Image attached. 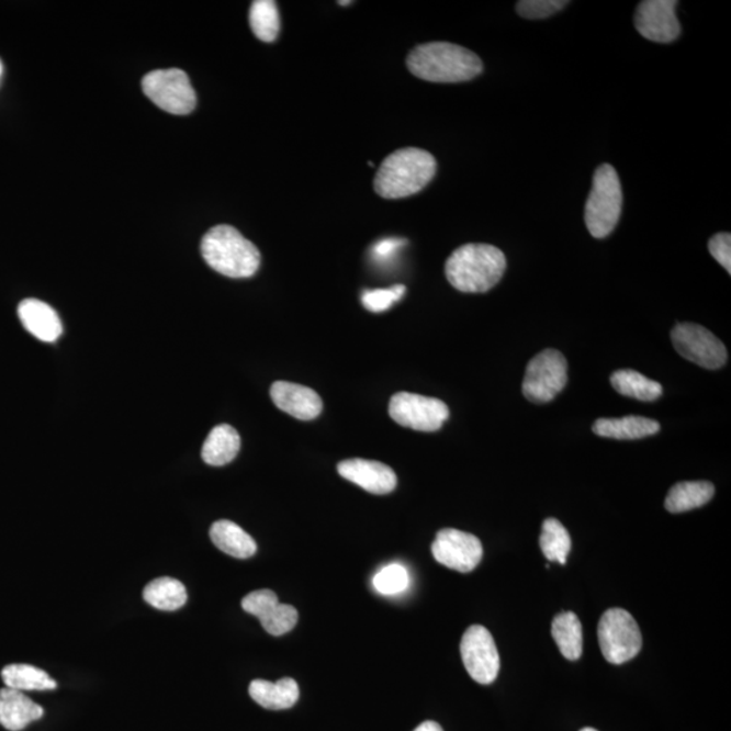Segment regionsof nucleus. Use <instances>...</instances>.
<instances>
[{
	"mask_svg": "<svg viewBox=\"0 0 731 731\" xmlns=\"http://www.w3.org/2000/svg\"><path fill=\"white\" fill-rule=\"evenodd\" d=\"M599 645L608 663L620 665L636 657L642 649L640 626L623 608H609L600 618Z\"/></svg>",
	"mask_w": 731,
	"mask_h": 731,
	"instance_id": "obj_6",
	"label": "nucleus"
},
{
	"mask_svg": "<svg viewBox=\"0 0 731 731\" xmlns=\"http://www.w3.org/2000/svg\"><path fill=\"white\" fill-rule=\"evenodd\" d=\"M249 25L255 36L272 43L281 31L280 11L274 0H257L249 10Z\"/></svg>",
	"mask_w": 731,
	"mask_h": 731,
	"instance_id": "obj_28",
	"label": "nucleus"
},
{
	"mask_svg": "<svg viewBox=\"0 0 731 731\" xmlns=\"http://www.w3.org/2000/svg\"><path fill=\"white\" fill-rule=\"evenodd\" d=\"M676 0H645L638 4L634 22L637 32L653 43L668 44L682 33L676 16Z\"/></svg>",
	"mask_w": 731,
	"mask_h": 731,
	"instance_id": "obj_13",
	"label": "nucleus"
},
{
	"mask_svg": "<svg viewBox=\"0 0 731 731\" xmlns=\"http://www.w3.org/2000/svg\"><path fill=\"white\" fill-rule=\"evenodd\" d=\"M567 4L565 0H520L516 11L526 20H543L560 13Z\"/></svg>",
	"mask_w": 731,
	"mask_h": 731,
	"instance_id": "obj_31",
	"label": "nucleus"
},
{
	"mask_svg": "<svg viewBox=\"0 0 731 731\" xmlns=\"http://www.w3.org/2000/svg\"><path fill=\"white\" fill-rule=\"evenodd\" d=\"M249 695L267 710H288L297 704L300 688L293 678L284 677L280 682L254 681L249 684Z\"/></svg>",
	"mask_w": 731,
	"mask_h": 731,
	"instance_id": "obj_19",
	"label": "nucleus"
},
{
	"mask_svg": "<svg viewBox=\"0 0 731 731\" xmlns=\"http://www.w3.org/2000/svg\"><path fill=\"white\" fill-rule=\"evenodd\" d=\"M144 600L161 611H176L188 601L184 585L171 577H160L150 582L143 592Z\"/></svg>",
	"mask_w": 731,
	"mask_h": 731,
	"instance_id": "obj_25",
	"label": "nucleus"
},
{
	"mask_svg": "<svg viewBox=\"0 0 731 731\" xmlns=\"http://www.w3.org/2000/svg\"><path fill=\"white\" fill-rule=\"evenodd\" d=\"M144 94L156 106L176 115H185L196 106V95L188 74L182 69H158L143 78Z\"/></svg>",
	"mask_w": 731,
	"mask_h": 731,
	"instance_id": "obj_7",
	"label": "nucleus"
},
{
	"mask_svg": "<svg viewBox=\"0 0 731 731\" xmlns=\"http://www.w3.org/2000/svg\"><path fill=\"white\" fill-rule=\"evenodd\" d=\"M437 160L425 149L403 148L382 161L374 179L375 193L386 200L406 199L432 181Z\"/></svg>",
	"mask_w": 731,
	"mask_h": 731,
	"instance_id": "obj_3",
	"label": "nucleus"
},
{
	"mask_svg": "<svg viewBox=\"0 0 731 731\" xmlns=\"http://www.w3.org/2000/svg\"><path fill=\"white\" fill-rule=\"evenodd\" d=\"M434 559L440 565L460 573H470L483 560L484 549L480 539L473 533L443 528L437 533L432 543Z\"/></svg>",
	"mask_w": 731,
	"mask_h": 731,
	"instance_id": "obj_12",
	"label": "nucleus"
},
{
	"mask_svg": "<svg viewBox=\"0 0 731 731\" xmlns=\"http://www.w3.org/2000/svg\"><path fill=\"white\" fill-rule=\"evenodd\" d=\"M351 3L352 2H339V4H341V5H347V4H351Z\"/></svg>",
	"mask_w": 731,
	"mask_h": 731,
	"instance_id": "obj_38",
	"label": "nucleus"
},
{
	"mask_svg": "<svg viewBox=\"0 0 731 731\" xmlns=\"http://www.w3.org/2000/svg\"><path fill=\"white\" fill-rule=\"evenodd\" d=\"M622 185L611 165L596 168L594 183L585 205V224L595 239H605L618 225L622 213Z\"/></svg>",
	"mask_w": 731,
	"mask_h": 731,
	"instance_id": "obj_5",
	"label": "nucleus"
},
{
	"mask_svg": "<svg viewBox=\"0 0 731 731\" xmlns=\"http://www.w3.org/2000/svg\"><path fill=\"white\" fill-rule=\"evenodd\" d=\"M716 493V487L709 481H686L671 487L665 498V508L671 514L687 513V510L704 507Z\"/></svg>",
	"mask_w": 731,
	"mask_h": 731,
	"instance_id": "obj_23",
	"label": "nucleus"
},
{
	"mask_svg": "<svg viewBox=\"0 0 731 731\" xmlns=\"http://www.w3.org/2000/svg\"><path fill=\"white\" fill-rule=\"evenodd\" d=\"M406 66L416 78L432 83H461L483 72V61L472 50L450 43H428L411 52Z\"/></svg>",
	"mask_w": 731,
	"mask_h": 731,
	"instance_id": "obj_1",
	"label": "nucleus"
},
{
	"mask_svg": "<svg viewBox=\"0 0 731 731\" xmlns=\"http://www.w3.org/2000/svg\"><path fill=\"white\" fill-rule=\"evenodd\" d=\"M214 547L237 560L251 559L258 547L254 538L230 520H218L211 528Z\"/></svg>",
	"mask_w": 731,
	"mask_h": 731,
	"instance_id": "obj_20",
	"label": "nucleus"
},
{
	"mask_svg": "<svg viewBox=\"0 0 731 731\" xmlns=\"http://www.w3.org/2000/svg\"><path fill=\"white\" fill-rule=\"evenodd\" d=\"M567 382V362L564 353L544 350L527 366L524 394L528 402L544 404L564 391Z\"/></svg>",
	"mask_w": 731,
	"mask_h": 731,
	"instance_id": "obj_8",
	"label": "nucleus"
},
{
	"mask_svg": "<svg viewBox=\"0 0 731 731\" xmlns=\"http://www.w3.org/2000/svg\"><path fill=\"white\" fill-rule=\"evenodd\" d=\"M404 240L400 239H385L380 243H376L373 248V257L379 262H387L392 258L396 257L398 249L404 246Z\"/></svg>",
	"mask_w": 731,
	"mask_h": 731,
	"instance_id": "obj_34",
	"label": "nucleus"
},
{
	"mask_svg": "<svg viewBox=\"0 0 731 731\" xmlns=\"http://www.w3.org/2000/svg\"><path fill=\"white\" fill-rule=\"evenodd\" d=\"M414 731H443L439 723L434 721L423 722Z\"/></svg>",
	"mask_w": 731,
	"mask_h": 731,
	"instance_id": "obj_35",
	"label": "nucleus"
},
{
	"mask_svg": "<svg viewBox=\"0 0 731 731\" xmlns=\"http://www.w3.org/2000/svg\"><path fill=\"white\" fill-rule=\"evenodd\" d=\"M2 74H3V66H2V61H0V78H2Z\"/></svg>",
	"mask_w": 731,
	"mask_h": 731,
	"instance_id": "obj_37",
	"label": "nucleus"
},
{
	"mask_svg": "<svg viewBox=\"0 0 731 731\" xmlns=\"http://www.w3.org/2000/svg\"><path fill=\"white\" fill-rule=\"evenodd\" d=\"M389 415L400 426L435 432L449 419L450 411L442 400L402 392L391 398Z\"/></svg>",
	"mask_w": 731,
	"mask_h": 731,
	"instance_id": "obj_9",
	"label": "nucleus"
},
{
	"mask_svg": "<svg viewBox=\"0 0 731 731\" xmlns=\"http://www.w3.org/2000/svg\"><path fill=\"white\" fill-rule=\"evenodd\" d=\"M556 646L565 659L576 661L583 654V626L577 615L571 611L556 615L551 623Z\"/></svg>",
	"mask_w": 731,
	"mask_h": 731,
	"instance_id": "obj_24",
	"label": "nucleus"
},
{
	"mask_svg": "<svg viewBox=\"0 0 731 731\" xmlns=\"http://www.w3.org/2000/svg\"><path fill=\"white\" fill-rule=\"evenodd\" d=\"M463 665L474 682L492 684L501 671V655L493 637L484 626H470L461 641Z\"/></svg>",
	"mask_w": 731,
	"mask_h": 731,
	"instance_id": "obj_11",
	"label": "nucleus"
},
{
	"mask_svg": "<svg viewBox=\"0 0 731 731\" xmlns=\"http://www.w3.org/2000/svg\"><path fill=\"white\" fill-rule=\"evenodd\" d=\"M673 347L687 361L717 370L728 361V350L709 329L698 324L681 323L671 333Z\"/></svg>",
	"mask_w": 731,
	"mask_h": 731,
	"instance_id": "obj_10",
	"label": "nucleus"
},
{
	"mask_svg": "<svg viewBox=\"0 0 731 731\" xmlns=\"http://www.w3.org/2000/svg\"><path fill=\"white\" fill-rule=\"evenodd\" d=\"M580 731H599V730H596V729H594V728H585V729L580 730Z\"/></svg>",
	"mask_w": 731,
	"mask_h": 731,
	"instance_id": "obj_36",
	"label": "nucleus"
},
{
	"mask_svg": "<svg viewBox=\"0 0 731 731\" xmlns=\"http://www.w3.org/2000/svg\"><path fill=\"white\" fill-rule=\"evenodd\" d=\"M611 385L625 397L654 402L663 394V386L634 370H618L611 375Z\"/></svg>",
	"mask_w": 731,
	"mask_h": 731,
	"instance_id": "obj_26",
	"label": "nucleus"
},
{
	"mask_svg": "<svg viewBox=\"0 0 731 731\" xmlns=\"http://www.w3.org/2000/svg\"><path fill=\"white\" fill-rule=\"evenodd\" d=\"M244 611L260 620L270 636L281 637L292 631L299 622V612L293 606L282 605L275 592L260 589L251 592L241 601Z\"/></svg>",
	"mask_w": 731,
	"mask_h": 731,
	"instance_id": "obj_14",
	"label": "nucleus"
},
{
	"mask_svg": "<svg viewBox=\"0 0 731 731\" xmlns=\"http://www.w3.org/2000/svg\"><path fill=\"white\" fill-rule=\"evenodd\" d=\"M373 585L384 596L403 594L409 587V573L403 565H387L375 574Z\"/></svg>",
	"mask_w": 731,
	"mask_h": 731,
	"instance_id": "obj_30",
	"label": "nucleus"
},
{
	"mask_svg": "<svg viewBox=\"0 0 731 731\" xmlns=\"http://www.w3.org/2000/svg\"><path fill=\"white\" fill-rule=\"evenodd\" d=\"M20 320L34 338L54 344L63 334V324L54 307L36 299L23 300L19 306Z\"/></svg>",
	"mask_w": 731,
	"mask_h": 731,
	"instance_id": "obj_17",
	"label": "nucleus"
},
{
	"mask_svg": "<svg viewBox=\"0 0 731 731\" xmlns=\"http://www.w3.org/2000/svg\"><path fill=\"white\" fill-rule=\"evenodd\" d=\"M338 472L345 480L361 486L373 495H387L396 490L397 475L384 463L368 460H347L338 465Z\"/></svg>",
	"mask_w": 731,
	"mask_h": 731,
	"instance_id": "obj_15",
	"label": "nucleus"
},
{
	"mask_svg": "<svg viewBox=\"0 0 731 731\" xmlns=\"http://www.w3.org/2000/svg\"><path fill=\"white\" fill-rule=\"evenodd\" d=\"M539 544H541L543 555L550 562L556 561L561 565L566 564L567 555L572 549V539L560 520L549 518L543 521Z\"/></svg>",
	"mask_w": 731,
	"mask_h": 731,
	"instance_id": "obj_29",
	"label": "nucleus"
},
{
	"mask_svg": "<svg viewBox=\"0 0 731 731\" xmlns=\"http://www.w3.org/2000/svg\"><path fill=\"white\" fill-rule=\"evenodd\" d=\"M203 259L214 271L229 278H249L257 274L260 252L230 225H217L203 236Z\"/></svg>",
	"mask_w": 731,
	"mask_h": 731,
	"instance_id": "obj_4",
	"label": "nucleus"
},
{
	"mask_svg": "<svg viewBox=\"0 0 731 731\" xmlns=\"http://www.w3.org/2000/svg\"><path fill=\"white\" fill-rule=\"evenodd\" d=\"M4 687L21 690H52L57 683L48 673L27 664H11L2 671Z\"/></svg>",
	"mask_w": 731,
	"mask_h": 731,
	"instance_id": "obj_27",
	"label": "nucleus"
},
{
	"mask_svg": "<svg viewBox=\"0 0 731 731\" xmlns=\"http://www.w3.org/2000/svg\"><path fill=\"white\" fill-rule=\"evenodd\" d=\"M43 707L34 704L21 690L0 689V724L10 731H21L43 718Z\"/></svg>",
	"mask_w": 731,
	"mask_h": 731,
	"instance_id": "obj_18",
	"label": "nucleus"
},
{
	"mask_svg": "<svg viewBox=\"0 0 731 731\" xmlns=\"http://www.w3.org/2000/svg\"><path fill=\"white\" fill-rule=\"evenodd\" d=\"M404 293L405 286L403 284L391 289L366 290L362 295V303L366 310L370 312H384L402 300Z\"/></svg>",
	"mask_w": 731,
	"mask_h": 731,
	"instance_id": "obj_32",
	"label": "nucleus"
},
{
	"mask_svg": "<svg viewBox=\"0 0 731 731\" xmlns=\"http://www.w3.org/2000/svg\"><path fill=\"white\" fill-rule=\"evenodd\" d=\"M710 254L719 265L730 274L731 272V236L730 234H718L711 237L709 243Z\"/></svg>",
	"mask_w": 731,
	"mask_h": 731,
	"instance_id": "obj_33",
	"label": "nucleus"
},
{
	"mask_svg": "<svg viewBox=\"0 0 731 731\" xmlns=\"http://www.w3.org/2000/svg\"><path fill=\"white\" fill-rule=\"evenodd\" d=\"M660 431V425L653 419L642 416H626L620 419H599L594 425L597 437L634 440L652 437Z\"/></svg>",
	"mask_w": 731,
	"mask_h": 731,
	"instance_id": "obj_21",
	"label": "nucleus"
},
{
	"mask_svg": "<svg viewBox=\"0 0 731 731\" xmlns=\"http://www.w3.org/2000/svg\"><path fill=\"white\" fill-rule=\"evenodd\" d=\"M506 255L491 244H465L447 259L445 271L451 286L462 293H485L502 281Z\"/></svg>",
	"mask_w": 731,
	"mask_h": 731,
	"instance_id": "obj_2",
	"label": "nucleus"
},
{
	"mask_svg": "<svg viewBox=\"0 0 731 731\" xmlns=\"http://www.w3.org/2000/svg\"><path fill=\"white\" fill-rule=\"evenodd\" d=\"M271 400L288 415L299 420H313L323 412V400L313 389L278 381L271 386Z\"/></svg>",
	"mask_w": 731,
	"mask_h": 731,
	"instance_id": "obj_16",
	"label": "nucleus"
},
{
	"mask_svg": "<svg viewBox=\"0 0 731 731\" xmlns=\"http://www.w3.org/2000/svg\"><path fill=\"white\" fill-rule=\"evenodd\" d=\"M240 445V435L234 427H214L203 443L202 460L211 466L228 465L239 454Z\"/></svg>",
	"mask_w": 731,
	"mask_h": 731,
	"instance_id": "obj_22",
	"label": "nucleus"
}]
</instances>
